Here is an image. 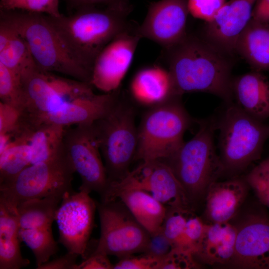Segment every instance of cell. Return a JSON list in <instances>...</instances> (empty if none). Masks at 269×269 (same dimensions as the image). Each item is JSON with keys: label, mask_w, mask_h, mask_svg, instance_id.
<instances>
[{"label": "cell", "mask_w": 269, "mask_h": 269, "mask_svg": "<svg viewBox=\"0 0 269 269\" xmlns=\"http://www.w3.org/2000/svg\"><path fill=\"white\" fill-rule=\"evenodd\" d=\"M118 200L97 203L101 234L94 251L115 256L119 259L143 253L149 233L125 204Z\"/></svg>", "instance_id": "cell-10"}, {"label": "cell", "mask_w": 269, "mask_h": 269, "mask_svg": "<svg viewBox=\"0 0 269 269\" xmlns=\"http://www.w3.org/2000/svg\"><path fill=\"white\" fill-rule=\"evenodd\" d=\"M251 18L262 23H269V0H257Z\"/></svg>", "instance_id": "cell-43"}, {"label": "cell", "mask_w": 269, "mask_h": 269, "mask_svg": "<svg viewBox=\"0 0 269 269\" xmlns=\"http://www.w3.org/2000/svg\"><path fill=\"white\" fill-rule=\"evenodd\" d=\"M30 130L22 128L13 134L11 140L0 153V184L6 183L30 165Z\"/></svg>", "instance_id": "cell-27"}, {"label": "cell", "mask_w": 269, "mask_h": 269, "mask_svg": "<svg viewBox=\"0 0 269 269\" xmlns=\"http://www.w3.org/2000/svg\"><path fill=\"white\" fill-rule=\"evenodd\" d=\"M118 89L104 94L81 97L59 109L28 121L32 124H56L65 127L92 124L106 116L119 100Z\"/></svg>", "instance_id": "cell-18"}, {"label": "cell", "mask_w": 269, "mask_h": 269, "mask_svg": "<svg viewBox=\"0 0 269 269\" xmlns=\"http://www.w3.org/2000/svg\"><path fill=\"white\" fill-rule=\"evenodd\" d=\"M63 196L53 195L20 203L16 207L19 228L52 226Z\"/></svg>", "instance_id": "cell-28"}, {"label": "cell", "mask_w": 269, "mask_h": 269, "mask_svg": "<svg viewBox=\"0 0 269 269\" xmlns=\"http://www.w3.org/2000/svg\"><path fill=\"white\" fill-rule=\"evenodd\" d=\"M206 223L193 210L187 215L182 248L193 254L203 236Z\"/></svg>", "instance_id": "cell-36"}, {"label": "cell", "mask_w": 269, "mask_h": 269, "mask_svg": "<svg viewBox=\"0 0 269 269\" xmlns=\"http://www.w3.org/2000/svg\"><path fill=\"white\" fill-rule=\"evenodd\" d=\"M235 50L254 70H269V23L251 18L238 37Z\"/></svg>", "instance_id": "cell-24"}, {"label": "cell", "mask_w": 269, "mask_h": 269, "mask_svg": "<svg viewBox=\"0 0 269 269\" xmlns=\"http://www.w3.org/2000/svg\"><path fill=\"white\" fill-rule=\"evenodd\" d=\"M232 89L235 104L244 112L262 121L269 118V81L262 72L233 78Z\"/></svg>", "instance_id": "cell-22"}, {"label": "cell", "mask_w": 269, "mask_h": 269, "mask_svg": "<svg viewBox=\"0 0 269 269\" xmlns=\"http://www.w3.org/2000/svg\"><path fill=\"white\" fill-rule=\"evenodd\" d=\"M133 9L128 0H121L102 7H83L68 15L47 17L72 57L92 74L102 50L133 23L128 18Z\"/></svg>", "instance_id": "cell-2"}, {"label": "cell", "mask_w": 269, "mask_h": 269, "mask_svg": "<svg viewBox=\"0 0 269 269\" xmlns=\"http://www.w3.org/2000/svg\"><path fill=\"white\" fill-rule=\"evenodd\" d=\"M20 109L28 120L53 112L65 103L95 94L87 83L40 69L34 62L20 74Z\"/></svg>", "instance_id": "cell-7"}, {"label": "cell", "mask_w": 269, "mask_h": 269, "mask_svg": "<svg viewBox=\"0 0 269 269\" xmlns=\"http://www.w3.org/2000/svg\"><path fill=\"white\" fill-rule=\"evenodd\" d=\"M78 255L67 252L62 256L40 265L37 269H76Z\"/></svg>", "instance_id": "cell-42"}, {"label": "cell", "mask_w": 269, "mask_h": 269, "mask_svg": "<svg viewBox=\"0 0 269 269\" xmlns=\"http://www.w3.org/2000/svg\"><path fill=\"white\" fill-rule=\"evenodd\" d=\"M226 0H188L189 13L194 17L211 21L226 2Z\"/></svg>", "instance_id": "cell-37"}, {"label": "cell", "mask_w": 269, "mask_h": 269, "mask_svg": "<svg viewBox=\"0 0 269 269\" xmlns=\"http://www.w3.org/2000/svg\"><path fill=\"white\" fill-rule=\"evenodd\" d=\"M201 265L194 259L191 252L180 248H173L160 259L158 269H199Z\"/></svg>", "instance_id": "cell-35"}, {"label": "cell", "mask_w": 269, "mask_h": 269, "mask_svg": "<svg viewBox=\"0 0 269 269\" xmlns=\"http://www.w3.org/2000/svg\"><path fill=\"white\" fill-rule=\"evenodd\" d=\"M16 207L0 200V269H19L29 261L21 253Z\"/></svg>", "instance_id": "cell-23"}, {"label": "cell", "mask_w": 269, "mask_h": 269, "mask_svg": "<svg viewBox=\"0 0 269 269\" xmlns=\"http://www.w3.org/2000/svg\"><path fill=\"white\" fill-rule=\"evenodd\" d=\"M113 269H158L160 259L142 253L139 256L130 255L120 259Z\"/></svg>", "instance_id": "cell-39"}, {"label": "cell", "mask_w": 269, "mask_h": 269, "mask_svg": "<svg viewBox=\"0 0 269 269\" xmlns=\"http://www.w3.org/2000/svg\"><path fill=\"white\" fill-rule=\"evenodd\" d=\"M116 199L125 204L149 234L161 227L167 207L148 193L138 189L124 190L117 193L112 200Z\"/></svg>", "instance_id": "cell-25"}, {"label": "cell", "mask_w": 269, "mask_h": 269, "mask_svg": "<svg viewBox=\"0 0 269 269\" xmlns=\"http://www.w3.org/2000/svg\"><path fill=\"white\" fill-rule=\"evenodd\" d=\"M234 58L202 36L187 33L176 44L163 48L160 59L166 65L177 96L206 92L228 104L233 99L231 72Z\"/></svg>", "instance_id": "cell-1"}, {"label": "cell", "mask_w": 269, "mask_h": 269, "mask_svg": "<svg viewBox=\"0 0 269 269\" xmlns=\"http://www.w3.org/2000/svg\"><path fill=\"white\" fill-rule=\"evenodd\" d=\"M216 127L220 130V159L223 174L235 176L261 157L269 138V125L228 103Z\"/></svg>", "instance_id": "cell-5"}, {"label": "cell", "mask_w": 269, "mask_h": 269, "mask_svg": "<svg viewBox=\"0 0 269 269\" xmlns=\"http://www.w3.org/2000/svg\"><path fill=\"white\" fill-rule=\"evenodd\" d=\"M127 189L145 191L166 207L193 209L171 169L162 160L142 161L121 180L109 183L101 201H112L117 193Z\"/></svg>", "instance_id": "cell-11"}, {"label": "cell", "mask_w": 269, "mask_h": 269, "mask_svg": "<svg viewBox=\"0 0 269 269\" xmlns=\"http://www.w3.org/2000/svg\"><path fill=\"white\" fill-rule=\"evenodd\" d=\"M28 124L32 152L30 165L53 159L64 152L66 127L51 123Z\"/></svg>", "instance_id": "cell-26"}, {"label": "cell", "mask_w": 269, "mask_h": 269, "mask_svg": "<svg viewBox=\"0 0 269 269\" xmlns=\"http://www.w3.org/2000/svg\"><path fill=\"white\" fill-rule=\"evenodd\" d=\"M236 236V227L231 222L206 223L194 259L201 265L226 266L234 256Z\"/></svg>", "instance_id": "cell-20"}, {"label": "cell", "mask_w": 269, "mask_h": 269, "mask_svg": "<svg viewBox=\"0 0 269 269\" xmlns=\"http://www.w3.org/2000/svg\"><path fill=\"white\" fill-rule=\"evenodd\" d=\"M97 203L89 193L73 190L66 192L56 210L55 220L59 231V241L67 252L85 259L93 228Z\"/></svg>", "instance_id": "cell-13"}, {"label": "cell", "mask_w": 269, "mask_h": 269, "mask_svg": "<svg viewBox=\"0 0 269 269\" xmlns=\"http://www.w3.org/2000/svg\"><path fill=\"white\" fill-rule=\"evenodd\" d=\"M190 210H193L167 207L161 228L173 248H182L186 219Z\"/></svg>", "instance_id": "cell-31"}, {"label": "cell", "mask_w": 269, "mask_h": 269, "mask_svg": "<svg viewBox=\"0 0 269 269\" xmlns=\"http://www.w3.org/2000/svg\"><path fill=\"white\" fill-rule=\"evenodd\" d=\"M134 117L133 108L119 99L106 116L94 123L109 183L123 179L134 159L138 134Z\"/></svg>", "instance_id": "cell-8"}, {"label": "cell", "mask_w": 269, "mask_h": 269, "mask_svg": "<svg viewBox=\"0 0 269 269\" xmlns=\"http://www.w3.org/2000/svg\"><path fill=\"white\" fill-rule=\"evenodd\" d=\"M173 248L164 234L161 227L155 232L150 233L147 245L143 253L154 258L161 259Z\"/></svg>", "instance_id": "cell-40"}, {"label": "cell", "mask_w": 269, "mask_h": 269, "mask_svg": "<svg viewBox=\"0 0 269 269\" xmlns=\"http://www.w3.org/2000/svg\"><path fill=\"white\" fill-rule=\"evenodd\" d=\"M59 0H0V10H21L60 16Z\"/></svg>", "instance_id": "cell-32"}, {"label": "cell", "mask_w": 269, "mask_h": 269, "mask_svg": "<svg viewBox=\"0 0 269 269\" xmlns=\"http://www.w3.org/2000/svg\"><path fill=\"white\" fill-rule=\"evenodd\" d=\"M249 189L244 178L236 176L212 183L204 198V217L207 223L231 222L238 215Z\"/></svg>", "instance_id": "cell-19"}, {"label": "cell", "mask_w": 269, "mask_h": 269, "mask_svg": "<svg viewBox=\"0 0 269 269\" xmlns=\"http://www.w3.org/2000/svg\"><path fill=\"white\" fill-rule=\"evenodd\" d=\"M199 123L194 137L184 142L170 157L162 160L171 169L193 209L194 205L204 199L210 185L223 174L214 142L216 123L211 120Z\"/></svg>", "instance_id": "cell-4"}, {"label": "cell", "mask_w": 269, "mask_h": 269, "mask_svg": "<svg viewBox=\"0 0 269 269\" xmlns=\"http://www.w3.org/2000/svg\"><path fill=\"white\" fill-rule=\"evenodd\" d=\"M75 172L64 152L53 159L31 164L10 181L0 184V200L14 206L23 201L72 190Z\"/></svg>", "instance_id": "cell-9"}, {"label": "cell", "mask_w": 269, "mask_h": 269, "mask_svg": "<svg viewBox=\"0 0 269 269\" xmlns=\"http://www.w3.org/2000/svg\"><path fill=\"white\" fill-rule=\"evenodd\" d=\"M21 242H24L32 252L37 267L49 261L58 251L57 242L54 240L51 226L41 228L19 229Z\"/></svg>", "instance_id": "cell-29"}, {"label": "cell", "mask_w": 269, "mask_h": 269, "mask_svg": "<svg viewBox=\"0 0 269 269\" xmlns=\"http://www.w3.org/2000/svg\"><path fill=\"white\" fill-rule=\"evenodd\" d=\"M0 18L23 38L37 67L91 84L92 74L71 56L47 15L0 10Z\"/></svg>", "instance_id": "cell-3"}, {"label": "cell", "mask_w": 269, "mask_h": 269, "mask_svg": "<svg viewBox=\"0 0 269 269\" xmlns=\"http://www.w3.org/2000/svg\"><path fill=\"white\" fill-rule=\"evenodd\" d=\"M244 178L259 202L269 208V156Z\"/></svg>", "instance_id": "cell-33"}, {"label": "cell", "mask_w": 269, "mask_h": 269, "mask_svg": "<svg viewBox=\"0 0 269 269\" xmlns=\"http://www.w3.org/2000/svg\"><path fill=\"white\" fill-rule=\"evenodd\" d=\"M21 111L16 106L0 102V134H12L20 125Z\"/></svg>", "instance_id": "cell-38"}, {"label": "cell", "mask_w": 269, "mask_h": 269, "mask_svg": "<svg viewBox=\"0 0 269 269\" xmlns=\"http://www.w3.org/2000/svg\"><path fill=\"white\" fill-rule=\"evenodd\" d=\"M256 1H227L214 18L206 22L202 36L222 51L234 57L236 40L251 19Z\"/></svg>", "instance_id": "cell-17"}, {"label": "cell", "mask_w": 269, "mask_h": 269, "mask_svg": "<svg viewBox=\"0 0 269 269\" xmlns=\"http://www.w3.org/2000/svg\"><path fill=\"white\" fill-rule=\"evenodd\" d=\"M20 76L0 63V101L20 109Z\"/></svg>", "instance_id": "cell-34"}, {"label": "cell", "mask_w": 269, "mask_h": 269, "mask_svg": "<svg viewBox=\"0 0 269 269\" xmlns=\"http://www.w3.org/2000/svg\"><path fill=\"white\" fill-rule=\"evenodd\" d=\"M63 147L75 172L81 178L79 190L89 194L95 191L102 197L109 182L94 123L67 127Z\"/></svg>", "instance_id": "cell-12"}, {"label": "cell", "mask_w": 269, "mask_h": 269, "mask_svg": "<svg viewBox=\"0 0 269 269\" xmlns=\"http://www.w3.org/2000/svg\"><path fill=\"white\" fill-rule=\"evenodd\" d=\"M113 268L114 265L107 255L94 251L81 263L77 264L76 269H112Z\"/></svg>", "instance_id": "cell-41"}, {"label": "cell", "mask_w": 269, "mask_h": 269, "mask_svg": "<svg viewBox=\"0 0 269 269\" xmlns=\"http://www.w3.org/2000/svg\"><path fill=\"white\" fill-rule=\"evenodd\" d=\"M68 7L75 10L78 8L88 6H107L113 4L121 0H65Z\"/></svg>", "instance_id": "cell-44"}, {"label": "cell", "mask_w": 269, "mask_h": 269, "mask_svg": "<svg viewBox=\"0 0 269 269\" xmlns=\"http://www.w3.org/2000/svg\"><path fill=\"white\" fill-rule=\"evenodd\" d=\"M188 0H160L151 2L139 32L158 43L169 48L181 41L187 34L186 23L189 13Z\"/></svg>", "instance_id": "cell-16"}, {"label": "cell", "mask_w": 269, "mask_h": 269, "mask_svg": "<svg viewBox=\"0 0 269 269\" xmlns=\"http://www.w3.org/2000/svg\"><path fill=\"white\" fill-rule=\"evenodd\" d=\"M237 229L234 256L226 266L237 269H269V216L263 208L248 211L233 223Z\"/></svg>", "instance_id": "cell-15"}, {"label": "cell", "mask_w": 269, "mask_h": 269, "mask_svg": "<svg viewBox=\"0 0 269 269\" xmlns=\"http://www.w3.org/2000/svg\"><path fill=\"white\" fill-rule=\"evenodd\" d=\"M13 29L14 32L9 42L0 51V63L20 76L21 72L34 61L26 41Z\"/></svg>", "instance_id": "cell-30"}, {"label": "cell", "mask_w": 269, "mask_h": 269, "mask_svg": "<svg viewBox=\"0 0 269 269\" xmlns=\"http://www.w3.org/2000/svg\"><path fill=\"white\" fill-rule=\"evenodd\" d=\"M130 92L137 103L152 107L180 97L175 94L168 70L158 64L139 70L131 81Z\"/></svg>", "instance_id": "cell-21"}, {"label": "cell", "mask_w": 269, "mask_h": 269, "mask_svg": "<svg viewBox=\"0 0 269 269\" xmlns=\"http://www.w3.org/2000/svg\"><path fill=\"white\" fill-rule=\"evenodd\" d=\"M174 97L151 107L137 128V146L134 159L146 161L165 160L184 143L183 135L192 120L180 101Z\"/></svg>", "instance_id": "cell-6"}, {"label": "cell", "mask_w": 269, "mask_h": 269, "mask_svg": "<svg viewBox=\"0 0 269 269\" xmlns=\"http://www.w3.org/2000/svg\"><path fill=\"white\" fill-rule=\"evenodd\" d=\"M139 25L134 21L102 50L94 62L91 85L109 93L118 89L134 58L142 37Z\"/></svg>", "instance_id": "cell-14"}]
</instances>
